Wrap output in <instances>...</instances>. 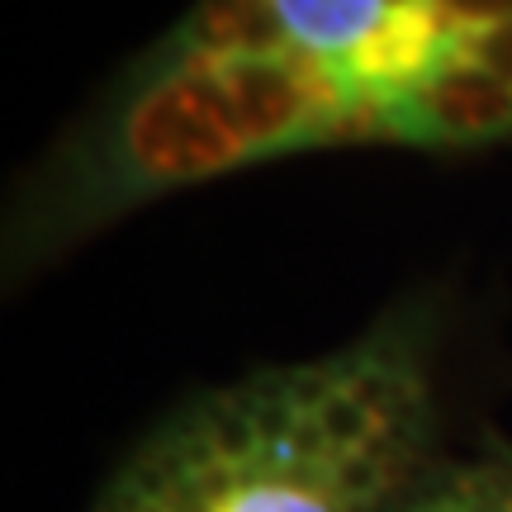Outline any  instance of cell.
<instances>
[{
    "label": "cell",
    "instance_id": "1",
    "mask_svg": "<svg viewBox=\"0 0 512 512\" xmlns=\"http://www.w3.org/2000/svg\"><path fill=\"white\" fill-rule=\"evenodd\" d=\"M512 128V0H200L124 86L81 200H138L347 138Z\"/></svg>",
    "mask_w": 512,
    "mask_h": 512
},
{
    "label": "cell",
    "instance_id": "2",
    "mask_svg": "<svg viewBox=\"0 0 512 512\" xmlns=\"http://www.w3.org/2000/svg\"><path fill=\"white\" fill-rule=\"evenodd\" d=\"M437 323L389 309L342 347L171 408L86 512H394L437 470Z\"/></svg>",
    "mask_w": 512,
    "mask_h": 512
},
{
    "label": "cell",
    "instance_id": "3",
    "mask_svg": "<svg viewBox=\"0 0 512 512\" xmlns=\"http://www.w3.org/2000/svg\"><path fill=\"white\" fill-rule=\"evenodd\" d=\"M394 512H512V446L437 460V470Z\"/></svg>",
    "mask_w": 512,
    "mask_h": 512
}]
</instances>
